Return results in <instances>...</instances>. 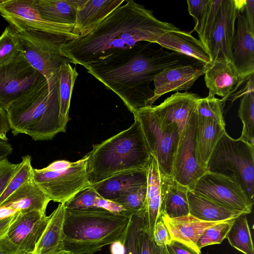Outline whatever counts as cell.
Here are the masks:
<instances>
[{
    "label": "cell",
    "mask_w": 254,
    "mask_h": 254,
    "mask_svg": "<svg viewBox=\"0 0 254 254\" xmlns=\"http://www.w3.org/2000/svg\"><path fill=\"white\" fill-rule=\"evenodd\" d=\"M202 64L198 61L151 43H138L132 48L85 67L87 72L116 93L131 113L147 106L154 94L150 83L165 69Z\"/></svg>",
    "instance_id": "7a4b0ae2"
},
{
    "label": "cell",
    "mask_w": 254,
    "mask_h": 254,
    "mask_svg": "<svg viewBox=\"0 0 254 254\" xmlns=\"http://www.w3.org/2000/svg\"><path fill=\"white\" fill-rule=\"evenodd\" d=\"M0 14L17 32L31 30L48 32L72 40L79 35L74 25L57 23L43 19L34 0H0Z\"/></svg>",
    "instance_id": "8fae6325"
},
{
    "label": "cell",
    "mask_w": 254,
    "mask_h": 254,
    "mask_svg": "<svg viewBox=\"0 0 254 254\" xmlns=\"http://www.w3.org/2000/svg\"><path fill=\"white\" fill-rule=\"evenodd\" d=\"M148 168L133 169L113 175L91 187L103 198L116 199L147 185Z\"/></svg>",
    "instance_id": "d6986e66"
},
{
    "label": "cell",
    "mask_w": 254,
    "mask_h": 254,
    "mask_svg": "<svg viewBox=\"0 0 254 254\" xmlns=\"http://www.w3.org/2000/svg\"><path fill=\"white\" fill-rule=\"evenodd\" d=\"M146 206L132 214L123 235L124 254H140L139 235L145 218Z\"/></svg>",
    "instance_id": "e575fe53"
},
{
    "label": "cell",
    "mask_w": 254,
    "mask_h": 254,
    "mask_svg": "<svg viewBox=\"0 0 254 254\" xmlns=\"http://www.w3.org/2000/svg\"><path fill=\"white\" fill-rule=\"evenodd\" d=\"M245 0H222L207 44L211 61L231 62L238 11L244 10Z\"/></svg>",
    "instance_id": "9a60e30c"
},
{
    "label": "cell",
    "mask_w": 254,
    "mask_h": 254,
    "mask_svg": "<svg viewBox=\"0 0 254 254\" xmlns=\"http://www.w3.org/2000/svg\"><path fill=\"white\" fill-rule=\"evenodd\" d=\"M12 147L7 141L0 139V161L12 154Z\"/></svg>",
    "instance_id": "f907efd6"
},
{
    "label": "cell",
    "mask_w": 254,
    "mask_h": 254,
    "mask_svg": "<svg viewBox=\"0 0 254 254\" xmlns=\"http://www.w3.org/2000/svg\"><path fill=\"white\" fill-rule=\"evenodd\" d=\"M18 165L10 162L7 158L0 161V196L15 173Z\"/></svg>",
    "instance_id": "ee69618b"
},
{
    "label": "cell",
    "mask_w": 254,
    "mask_h": 254,
    "mask_svg": "<svg viewBox=\"0 0 254 254\" xmlns=\"http://www.w3.org/2000/svg\"><path fill=\"white\" fill-rule=\"evenodd\" d=\"M236 21L231 63L240 77L244 79L254 74V33L243 11L238 10Z\"/></svg>",
    "instance_id": "e0dca14e"
},
{
    "label": "cell",
    "mask_w": 254,
    "mask_h": 254,
    "mask_svg": "<svg viewBox=\"0 0 254 254\" xmlns=\"http://www.w3.org/2000/svg\"><path fill=\"white\" fill-rule=\"evenodd\" d=\"M209 0H187L189 14L195 21V26L191 33L195 31L198 37L202 31L204 21L207 11Z\"/></svg>",
    "instance_id": "b9f144b4"
},
{
    "label": "cell",
    "mask_w": 254,
    "mask_h": 254,
    "mask_svg": "<svg viewBox=\"0 0 254 254\" xmlns=\"http://www.w3.org/2000/svg\"><path fill=\"white\" fill-rule=\"evenodd\" d=\"M166 225L172 240L179 241L193 250L197 254H201L196 245L199 237L204 230L220 221L208 222L188 215L170 218L164 214H160Z\"/></svg>",
    "instance_id": "44dd1931"
},
{
    "label": "cell",
    "mask_w": 254,
    "mask_h": 254,
    "mask_svg": "<svg viewBox=\"0 0 254 254\" xmlns=\"http://www.w3.org/2000/svg\"><path fill=\"white\" fill-rule=\"evenodd\" d=\"M44 78L27 62L23 52L0 64V106L7 111L15 101Z\"/></svg>",
    "instance_id": "7c38bea8"
},
{
    "label": "cell",
    "mask_w": 254,
    "mask_h": 254,
    "mask_svg": "<svg viewBox=\"0 0 254 254\" xmlns=\"http://www.w3.org/2000/svg\"><path fill=\"white\" fill-rule=\"evenodd\" d=\"M152 237L155 243L159 246H167L172 240L166 225L160 217L156 223Z\"/></svg>",
    "instance_id": "f6af8a7d"
},
{
    "label": "cell",
    "mask_w": 254,
    "mask_h": 254,
    "mask_svg": "<svg viewBox=\"0 0 254 254\" xmlns=\"http://www.w3.org/2000/svg\"><path fill=\"white\" fill-rule=\"evenodd\" d=\"M160 173L157 160L151 155L148 167L145 221L152 236L156 223L160 217Z\"/></svg>",
    "instance_id": "f1b7e54d"
},
{
    "label": "cell",
    "mask_w": 254,
    "mask_h": 254,
    "mask_svg": "<svg viewBox=\"0 0 254 254\" xmlns=\"http://www.w3.org/2000/svg\"><path fill=\"white\" fill-rule=\"evenodd\" d=\"M235 219L221 221L205 229L197 241L198 248L201 250L206 246L221 244L226 238Z\"/></svg>",
    "instance_id": "8d00e7d4"
},
{
    "label": "cell",
    "mask_w": 254,
    "mask_h": 254,
    "mask_svg": "<svg viewBox=\"0 0 254 254\" xmlns=\"http://www.w3.org/2000/svg\"><path fill=\"white\" fill-rule=\"evenodd\" d=\"M10 129L35 140H48L65 132L60 118L59 96L50 92L44 78L15 101L7 110Z\"/></svg>",
    "instance_id": "5b68a950"
},
{
    "label": "cell",
    "mask_w": 254,
    "mask_h": 254,
    "mask_svg": "<svg viewBox=\"0 0 254 254\" xmlns=\"http://www.w3.org/2000/svg\"><path fill=\"white\" fill-rule=\"evenodd\" d=\"M238 113L243 124L239 138L254 146V90L246 92L241 97Z\"/></svg>",
    "instance_id": "836d02e7"
},
{
    "label": "cell",
    "mask_w": 254,
    "mask_h": 254,
    "mask_svg": "<svg viewBox=\"0 0 254 254\" xmlns=\"http://www.w3.org/2000/svg\"></svg>",
    "instance_id": "9f6ffc18"
},
{
    "label": "cell",
    "mask_w": 254,
    "mask_h": 254,
    "mask_svg": "<svg viewBox=\"0 0 254 254\" xmlns=\"http://www.w3.org/2000/svg\"><path fill=\"white\" fill-rule=\"evenodd\" d=\"M188 200L190 214L204 221H221L245 214L205 198L189 189Z\"/></svg>",
    "instance_id": "83f0119b"
},
{
    "label": "cell",
    "mask_w": 254,
    "mask_h": 254,
    "mask_svg": "<svg viewBox=\"0 0 254 254\" xmlns=\"http://www.w3.org/2000/svg\"><path fill=\"white\" fill-rule=\"evenodd\" d=\"M200 98L191 92H176L153 108L162 122L176 124L181 134L195 111L197 101Z\"/></svg>",
    "instance_id": "ac0fdd59"
},
{
    "label": "cell",
    "mask_w": 254,
    "mask_h": 254,
    "mask_svg": "<svg viewBox=\"0 0 254 254\" xmlns=\"http://www.w3.org/2000/svg\"><path fill=\"white\" fill-rule=\"evenodd\" d=\"M111 254H124L125 248L123 243L117 241L111 244Z\"/></svg>",
    "instance_id": "f5cc1de1"
},
{
    "label": "cell",
    "mask_w": 254,
    "mask_h": 254,
    "mask_svg": "<svg viewBox=\"0 0 254 254\" xmlns=\"http://www.w3.org/2000/svg\"><path fill=\"white\" fill-rule=\"evenodd\" d=\"M67 205L73 210L102 208L128 217L134 213L115 201L103 198L91 187L77 193L68 201Z\"/></svg>",
    "instance_id": "f546056e"
},
{
    "label": "cell",
    "mask_w": 254,
    "mask_h": 254,
    "mask_svg": "<svg viewBox=\"0 0 254 254\" xmlns=\"http://www.w3.org/2000/svg\"><path fill=\"white\" fill-rule=\"evenodd\" d=\"M132 113L140 124L151 155L157 160L160 174L172 177L180 135L177 126L162 122L152 106L136 109Z\"/></svg>",
    "instance_id": "ba28073f"
},
{
    "label": "cell",
    "mask_w": 254,
    "mask_h": 254,
    "mask_svg": "<svg viewBox=\"0 0 254 254\" xmlns=\"http://www.w3.org/2000/svg\"><path fill=\"white\" fill-rule=\"evenodd\" d=\"M0 254H3V253H1V252H0Z\"/></svg>",
    "instance_id": "11a10c76"
},
{
    "label": "cell",
    "mask_w": 254,
    "mask_h": 254,
    "mask_svg": "<svg viewBox=\"0 0 254 254\" xmlns=\"http://www.w3.org/2000/svg\"><path fill=\"white\" fill-rule=\"evenodd\" d=\"M125 1L88 0L86 4L76 11L74 32L78 35L87 33Z\"/></svg>",
    "instance_id": "4316f807"
},
{
    "label": "cell",
    "mask_w": 254,
    "mask_h": 254,
    "mask_svg": "<svg viewBox=\"0 0 254 254\" xmlns=\"http://www.w3.org/2000/svg\"><path fill=\"white\" fill-rule=\"evenodd\" d=\"M33 169L31 157L29 155L23 156L15 173L0 196V204L22 186L33 181Z\"/></svg>",
    "instance_id": "d590c367"
},
{
    "label": "cell",
    "mask_w": 254,
    "mask_h": 254,
    "mask_svg": "<svg viewBox=\"0 0 254 254\" xmlns=\"http://www.w3.org/2000/svg\"><path fill=\"white\" fill-rule=\"evenodd\" d=\"M160 214H164L172 218L190 214L188 200L189 188L180 184L173 178L161 174H160Z\"/></svg>",
    "instance_id": "603a6c76"
},
{
    "label": "cell",
    "mask_w": 254,
    "mask_h": 254,
    "mask_svg": "<svg viewBox=\"0 0 254 254\" xmlns=\"http://www.w3.org/2000/svg\"><path fill=\"white\" fill-rule=\"evenodd\" d=\"M222 0H209L199 40L207 49L210 35L215 23Z\"/></svg>",
    "instance_id": "7bdbcfd3"
},
{
    "label": "cell",
    "mask_w": 254,
    "mask_h": 254,
    "mask_svg": "<svg viewBox=\"0 0 254 254\" xmlns=\"http://www.w3.org/2000/svg\"><path fill=\"white\" fill-rule=\"evenodd\" d=\"M129 217L102 208H65L64 248L70 254H93L104 246L122 242Z\"/></svg>",
    "instance_id": "277c9868"
},
{
    "label": "cell",
    "mask_w": 254,
    "mask_h": 254,
    "mask_svg": "<svg viewBox=\"0 0 254 254\" xmlns=\"http://www.w3.org/2000/svg\"><path fill=\"white\" fill-rule=\"evenodd\" d=\"M87 162L86 154L64 169H33V181L51 200L65 203L80 191L90 187Z\"/></svg>",
    "instance_id": "9c48e42d"
},
{
    "label": "cell",
    "mask_w": 254,
    "mask_h": 254,
    "mask_svg": "<svg viewBox=\"0 0 254 254\" xmlns=\"http://www.w3.org/2000/svg\"><path fill=\"white\" fill-rule=\"evenodd\" d=\"M50 219L38 210L16 213L4 236L0 252L6 254H32Z\"/></svg>",
    "instance_id": "30bf717a"
},
{
    "label": "cell",
    "mask_w": 254,
    "mask_h": 254,
    "mask_svg": "<svg viewBox=\"0 0 254 254\" xmlns=\"http://www.w3.org/2000/svg\"><path fill=\"white\" fill-rule=\"evenodd\" d=\"M9 130L7 112L0 106V139L7 141L6 134Z\"/></svg>",
    "instance_id": "c3c4849f"
},
{
    "label": "cell",
    "mask_w": 254,
    "mask_h": 254,
    "mask_svg": "<svg viewBox=\"0 0 254 254\" xmlns=\"http://www.w3.org/2000/svg\"><path fill=\"white\" fill-rule=\"evenodd\" d=\"M157 44L163 48L192 58L204 66L212 61L210 54L202 42L190 32L177 30L168 32L162 36Z\"/></svg>",
    "instance_id": "7402d4cb"
},
{
    "label": "cell",
    "mask_w": 254,
    "mask_h": 254,
    "mask_svg": "<svg viewBox=\"0 0 254 254\" xmlns=\"http://www.w3.org/2000/svg\"><path fill=\"white\" fill-rule=\"evenodd\" d=\"M204 72V66L202 64L182 65L163 70L153 80L154 94L147 106H152L156 100L166 93L187 91Z\"/></svg>",
    "instance_id": "2e32d148"
},
{
    "label": "cell",
    "mask_w": 254,
    "mask_h": 254,
    "mask_svg": "<svg viewBox=\"0 0 254 254\" xmlns=\"http://www.w3.org/2000/svg\"><path fill=\"white\" fill-rule=\"evenodd\" d=\"M65 203H60L50 215L48 224L32 254H70L64 248L63 224Z\"/></svg>",
    "instance_id": "d4e9b609"
},
{
    "label": "cell",
    "mask_w": 254,
    "mask_h": 254,
    "mask_svg": "<svg viewBox=\"0 0 254 254\" xmlns=\"http://www.w3.org/2000/svg\"><path fill=\"white\" fill-rule=\"evenodd\" d=\"M14 216L0 220V240L6 234Z\"/></svg>",
    "instance_id": "816d5d0a"
},
{
    "label": "cell",
    "mask_w": 254,
    "mask_h": 254,
    "mask_svg": "<svg viewBox=\"0 0 254 254\" xmlns=\"http://www.w3.org/2000/svg\"><path fill=\"white\" fill-rule=\"evenodd\" d=\"M147 185L129 192L115 201L134 212L146 207Z\"/></svg>",
    "instance_id": "ab89813d"
},
{
    "label": "cell",
    "mask_w": 254,
    "mask_h": 254,
    "mask_svg": "<svg viewBox=\"0 0 254 254\" xmlns=\"http://www.w3.org/2000/svg\"><path fill=\"white\" fill-rule=\"evenodd\" d=\"M72 163V162L64 160H57L52 162L44 168L50 171L60 170L68 168L71 165Z\"/></svg>",
    "instance_id": "681fc988"
},
{
    "label": "cell",
    "mask_w": 254,
    "mask_h": 254,
    "mask_svg": "<svg viewBox=\"0 0 254 254\" xmlns=\"http://www.w3.org/2000/svg\"><path fill=\"white\" fill-rule=\"evenodd\" d=\"M42 17L50 22L74 25L76 10L67 0H34Z\"/></svg>",
    "instance_id": "4dcf8cb0"
},
{
    "label": "cell",
    "mask_w": 254,
    "mask_h": 254,
    "mask_svg": "<svg viewBox=\"0 0 254 254\" xmlns=\"http://www.w3.org/2000/svg\"><path fill=\"white\" fill-rule=\"evenodd\" d=\"M197 123L195 110L180 135L172 173V178L190 190L197 181L208 172L198 165L195 156Z\"/></svg>",
    "instance_id": "5bb4252c"
},
{
    "label": "cell",
    "mask_w": 254,
    "mask_h": 254,
    "mask_svg": "<svg viewBox=\"0 0 254 254\" xmlns=\"http://www.w3.org/2000/svg\"><path fill=\"white\" fill-rule=\"evenodd\" d=\"M88 0H67L68 3L76 10L82 8L87 3Z\"/></svg>",
    "instance_id": "db71d44e"
},
{
    "label": "cell",
    "mask_w": 254,
    "mask_h": 254,
    "mask_svg": "<svg viewBox=\"0 0 254 254\" xmlns=\"http://www.w3.org/2000/svg\"><path fill=\"white\" fill-rule=\"evenodd\" d=\"M166 247L170 254H197L188 246L176 240H172Z\"/></svg>",
    "instance_id": "bcb514c9"
},
{
    "label": "cell",
    "mask_w": 254,
    "mask_h": 254,
    "mask_svg": "<svg viewBox=\"0 0 254 254\" xmlns=\"http://www.w3.org/2000/svg\"><path fill=\"white\" fill-rule=\"evenodd\" d=\"M78 73L69 63L63 64L59 75V103L60 118L63 128L66 129L69 121V111L71 94Z\"/></svg>",
    "instance_id": "1f68e13d"
},
{
    "label": "cell",
    "mask_w": 254,
    "mask_h": 254,
    "mask_svg": "<svg viewBox=\"0 0 254 254\" xmlns=\"http://www.w3.org/2000/svg\"><path fill=\"white\" fill-rule=\"evenodd\" d=\"M50 201L33 181L23 185L15 191L0 204V206L16 212L31 210L46 212Z\"/></svg>",
    "instance_id": "484cf974"
},
{
    "label": "cell",
    "mask_w": 254,
    "mask_h": 254,
    "mask_svg": "<svg viewBox=\"0 0 254 254\" xmlns=\"http://www.w3.org/2000/svg\"><path fill=\"white\" fill-rule=\"evenodd\" d=\"M16 35L27 62L46 78L50 91L59 95L60 67L64 64L70 63L62 54L61 48L69 40L60 35L31 30L16 31Z\"/></svg>",
    "instance_id": "52a82bcc"
},
{
    "label": "cell",
    "mask_w": 254,
    "mask_h": 254,
    "mask_svg": "<svg viewBox=\"0 0 254 254\" xmlns=\"http://www.w3.org/2000/svg\"><path fill=\"white\" fill-rule=\"evenodd\" d=\"M139 245L140 254H170L166 246H159L155 243L146 225L145 218L139 232Z\"/></svg>",
    "instance_id": "60d3db41"
},
{
    "label": "cell",
    "mask_w": 254,
    "mask_h": 254,
    "mask_svg": "<svg viewBox=\"0 0 254 254\" xmlns=\"http://www.w3.org/2000/svg\"><path fill=\"white\" fill-rule=\"evenodd\" d=\"M88 156L87 174L91 185L127 170L147 169L151 153L139 121L99 144Z\"/></svg>",
    "instance_id": "3957f363"
},
{
    "label": "cell",
    "mask_w": 254,
    "mask_h": 254,
    "mask_svg": "<svg viewBox=\"0 0 254 254\" xmlns=\"http://www.w3.org/2000/svg\"><path fill=\"white\" fill-rule=\"evenodd\" d=\"M15 30L6 26L0 36V64L23 53Z\"/></svg>",
    "instance_id": "74e56055"
},
{
    "label": "cell",
    "mask_w": 254,
    "mask_h": 254,
    "mask_svg": "<svg viewBox=\"0 0 254 254\" xmlns=\"http://www.w3.org/2000/svg\"><path fill=\"white\" fill-rule=\"evenodd\" d=\"M207 170L237 183L254 203V146L225 132L210 157Z\"/></svg>",
    "instance_id": "8992f818"
},
{
    "label": "cell",
    "mask_w": 254,
    "mask_h": 254,
    "mask_svg": "<svg viewBox=\"0 0 254 254\" xmlns=\"http://www.w3.org/2000/svg\"><path fill=\"white\" fill-rule=\"evenodd\" d=\"M204 74L208 97L217 95L222 99L233 93L245 79L240 77L231 62L222 60L212 61L204 66Z\"/></svg>",
    "instance_id": "ffe728a7"
},
{
    "label": "cell",
    "mask_w": 254,
    "mask_h": 254,
    "mask_svg": "<svg viewBox=\"0 0 254 254\" xmlns=\"http://www.w3.org/2000/svg\"><path fill=\"white\" fill-rule=\"evenodd\" d=\"M243 11L250 29L254 33V0H245Z\"/></svg>",
    "instance_id": "7dc6e473"
},
{
    "label": "cell",
    "mask_w": 254,
    "mask_h": 254,
    "mask_svg": "<svg viewBox=\"0 0 254 254\" xmlns=\"http://www.w3.org/2000/svg\"><path fill=\"white\" fill-rule=\"evenodd\" d=\"M223 107L221 99L207 96L198 99L196 110L197 115L212 118L222 127H225L223 115Z\"/></svg>",
    "instance_id": "f35d334b"
},
{
    "label": "cell",
    "mask_w": 254,
    "mask_h": 254,
    "mask_svg": "<svg viewBox=\"0 0 254 254\" xmlns=\"http://www.w3.org/2000/svg\"><path fill=\"white\" fill-rule=\"evenodd\" d=\"M178 29L156 18L152 10L128 0L87 33L67 41L61 51L70 63L85 67L138 43H157L166 33Z\"/></svg>",
    "instance_id": "6da1fadb"
},
{
    "label": "cell",
    "mask_w": 254,
    "mask_h": 254,
    "mask_svg": "<svg viewBox=\"0 0 254 254\" xmlns=\"http://www.w3.org/2000/svg\"><path fill=\"white\" fill-rule=\"evenodd\" d=\"M225 132V127L213 119L197 115L195 156L198 165L203 169L207 171V165L210 157Z\"/></svg>",
    "instance_id": "cb8c5ba5"
},
{
    "label": "cell",
    "mask_w": 254,
    "mask_h": 254,
    "mask_svg": "<svg viewBox=\"0 0 254 254\" xmlns=\"http://www.w3.org/2000/svg\"><path fill=\"white\" fill-rule=\"evenodd\" d=\"M195 193L245 214L252 212L254 203L241 187L228 177L207 172L195 183Z\"/></svg>",
    "instance_id": "4fadbf2b"
},
{
    "label": "cell",
    "mask_w": 254,
    "mask_h": 254,
    "mask_svg": "<svg viewBox=\"0 0 254 254\" xmlns=\"http://www.w3.org/2000/svg\"><path fill=\"white\" fill-rule=\"evenodd\" d=\"M226 238L230 245L244 254H254V245L246 215L236 218Z\"/></svg>",
    "instance_id": "d6a6232c"
}]
</instances>
